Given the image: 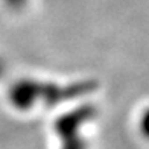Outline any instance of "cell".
Wrapping results in <instances>:
<instances>
[{"label": "cell", "instance_id": "1", "mask_svg": "<svg viewBox=\"0 0 149 149\" xmlns=\"http://www.w3.org/2000/svg\"><path fill=\"white\" fill-rule=\"evenodd\" d=\"M94 90V82L82 81L72 85L41 84L31 79H22L15 82L9 90V100L20 110H28L38 100L46 104H58L73 99L81 94H87Z\"/></svg>", "mask_w": 149, "mask_h": 149}, {"label": "cell", "instance_id": "2", "mask_svg": "<svg viewBox=\"0 0 149 149\" xmlns=\"http://www.w3.org/2000/svg\"><path fill=\"white\" fill-rule=\"evenodd\" d=\"M140 130H141V134L145 137L149 139V108L141 113V117H140Z\"/></svg>", "mask_w": 149, "mask_h": 149}, {"label": "cell", "instance_id": "3", "mask_svg": "<svg viewBox=\"0 0 149 149\" xmlns=\"http://www.w3.org/2000/svg\"><path fill=\"white\" fill-rule=\"evenodd\" d=\"M11 8H22V6L28 2V0H5Z\"/></svg>", "mask_w": 149, "mask_h": 149}, {"label": "cell", "instance_id": "4", "mask_svg": "<svg viewBox=\"0 0 149 149\" xmlns=\"http://www.w3.org/2000/svg\"><path fill=\"white\" fill-rule=\"evenodd\" d=\"M3 73H5V64H3V61L0 59V78L3 76Z\"/></svg>", "mask_w": 149, "mask_h": 149}]
</instances>
